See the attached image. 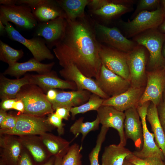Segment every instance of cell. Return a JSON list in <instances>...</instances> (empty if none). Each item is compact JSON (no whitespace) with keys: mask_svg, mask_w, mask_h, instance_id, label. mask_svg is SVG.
Wrapping results in <instances>:
<instances>
[{"mask_svg":"<svg viewBox=\"0 0 165 165\" xmlns=\"http://www.w3.org/2000/svg\"><path fill=\"white\" fill-rule=\"evenodd\" d=\"M67 20L64 36L53 49L60 65L73 64L86 76L97 80L102 64L94 20L86 14L74 20Z\"/></svg>","mask_w":165,"mask_h":165,"instance_id":"6da1fadb","label":"cell"},{"mask_svg":"<svg viewBox=\"0 0 165 165\" xmlns=\"http://www.w3.org/2000/svg\"><path fill=\"white\" fill-rule=\"evenodd\" d=\"M16 98L23 102L25 114L44 117L54 111L46 95L40 87L34 84H28L22 87Z\"/></svg>","mask_w":165,"mask_h":165,"instance_id":"7a4b0ae2","label":"cell"},{"mask_svg":"<svg viewBox=\"0 0 165 165\" xmlns=\"http://www.w3.org/2000/svg\"><path fill=\"white\" fill-rule=\"evenodd\" d=\"M134 41L148 51L149 56L148 65L151 70L164 67L165 59L162 50L165 41V34L157 29H150L134 36Z\"/></svg>","mask_w":165,"mask_h":165,"instance_id":"3957f363","label":"cell"},{"mask_svg":"<svg viewBox=\"0 0 165 165\" xmlns=\"http://www.w3.org/2000/svg\"><path fill=\"white\" fill-rule=\"evenodd\" d=\"M165 17L163 7L159 6L155 10L140 12L131 21L121 20L119 23L128 37H134L147 30L157 29Z\"/></svg>","mask_w":165,"mask_h":165,"instance_id":"277c9868","label":"cell"},{"mask_svg":"<svg viewBox=\"0 0 165 165\" xmlns=\"http://www.w3.org/2000/svg\"><path fill=\"white\" fill-rule=\"evenodd\" d=\"M17 116L15 126L10 130L0 129V134L18 136L26 135H39L51 131L54 127L48 122L47 119L21 113Z\"/></svg>","mask_w":165,"mask_h":165,"instance_id":"5b68a950","label":"cell"},{"mask_svg":"<svg viewBox=\"0 0 165 165\" xmlns=\"http://www.w3.org/2000/svg\"><path fill=\"white\" fill-rule=\"evenodd\" d=\"M0 21L3 24L12 22L28 30L36 27L38 24L31 8L25 5H0Z\"/></svg>","mask_w":165,"mask_h":165,"instance_id":"8992f818","label":"cell"},{"mask_svg":"<svg viewBox=\"0 0 165 165\" xmlns=\"http://www.w3.org/2000/svg\"><path fill=\"white\" fill-rule=\"evenodd\" d=\"M94 20L96 37L101 43L105 44L122 52L127 53L138 44L124 36L116 27H109Z\"/></svg>","mask_w":165,"mask_h":165,"instance_id":"52a82bcc","label":"cell"},{"mask_svg":"<svg viewBox=\"0 0 165 165\" xmlns=\"http://www.w3.org/2000/svg\"><path fill=\"white\" fill-rule=\"evenodd\" d=\"M127 61L131 86L135 88L145 87L147 82L146 48L138 45L132 50L127 53Z\"/></svg>","mask_w":165,"mask_h":165,"instance_id":"ba28073f","label":"cell"},{"mask_svg":"<svg viewBox=\"0 0 165 165\" xmlns=\"http://www.w3.org/2000/svg\"><path fill=\"white\" fill-rule=\"evenodd\" d=\"M99 56L102 64L107 69L130 81L127 53L100 42Z\"/></svg>","mask_w":165,"mask_h":165,"instance_id":"9c48e42d","label":"cell"},{"mask_svg":"<svg viewBox=\"0 0 165 165\" xmlns=\"http://www.w3.org/2000/svg\"><path fill=\"white\" fill-rule=\"evenodd\" d=\"M4 25L5 26L6 33L9 38L25 46L36 60L41 62L46 59L52 60L54 58V56L47 46L44 39L38 36L27 39L9 22L6 23Z\"/></svg>","mask_w":165,"mask_h":165,"instance_id":"30bf717a","label":"cell"},{"mask_svg":"<svg viewBox=\"0 0 165 165\" xmlns=\"http://www.w3.org/2000/svg\"><path fill=\"white\" fill-rule=\"evenodd\" d=\"M146 86L139 105L151 102L156 107L163 101L165 90V68H163L146 72Z\"/></svg>","mask_w":165,"mask_h":165,"instance_id":"8fae6325","label":"cell"},{"mask_svg":"<svg viewBox=\"0 0 165 165\" xmlns=\"http://www.w3.org/2000/svg\"><path fill=\"white\" fill-rule=\"evenodd\" d=\"M150 103L149 101L146 102L137 108L142 124L143 143L141 150L134 151L132 153L141 158L157 156L165 161V157L162 151L154 140V134L151 133L147 128L146 117L148 108Z\"/></svg>","mask_w":165,"mask_h":165,"instance_id":"7c38bea8","label":"cell"},{"mask_svg":"<svg viewBox=\"0 0 165 165\" xmlns=\"http://www.w3.org/2000/svg\"><path fill=\"white\" fill-rule=\"evenodd\" d=\"M95 80L101 90L109 97L124 93L131 86L130 81L113 72L102 64L98 78Z\"/></svg>","mask_w":165,"mask_h":165,"instance_id":"4fadbf2b","label":"cell"},{"mask_svg":"<svg viewBox=\"0 0 165 165\" xmlns=\"http://www.w3.org/2000/svg\"><path fill=\"white\" fill-rule=\"evenodd\" d=\"M67 24L64 16L45 22L39 23L35 32L36 36L42 37L50 49L55 47L64 36Z\"/></svg>","mask_w":165,"mask_h":165,"instance_id":"5bb4252c","label":"cell"},{"mask_svg":"<svg viewBox=\"0 0 165 165\" xmlns=\"http://www.w3.org/2000/svg\"><path fill=\"white\" fill-rule=\"evenodd\" d=\"M59 73L65 80L74 82L77 90H87L105 99L110 97L101 90L95 79L84 75L73 64L63 68Z\"/></svg>","mask_w":165,"mask_h":165,"instance_id":"9a60e30c","label":"cell"},{"mask_svg":"<svg viewBox=\"0 0 165 165\" xmlns=\"http://www.w3.org/2000/svg\"><path fill=\"white\" fill-rule=\"evenodd\" d=\"M97 115L102 126L111 127L116 130L120 138V145L125 146L127 141L125 136L124 125V112L119 111L111 106L102 105L97 111Z\"/></svg>","mask_w":165,"mask_h":165,"instance_id":"2e32d148","label":"cell"},{"mask_svg":"<svg viewBox=\"0 0 165 165\" xmlns=\"http://www.w3.org/2000/svg\"><path fill=\"white\" fill-rule=\"evenodd\" d=\"M16 136L0 134V165H16L24 148Z\"/></svg>","mask_w":165,"mask_h":165,"instance_id":"e0dca14e","label":"cell"},{"mask_svg":"<svg viewBox=\"0 0 165 165\" xmlns=\"http://www.w3.org/2000/svg\"><path fill=\"white\" fill-rule=\"evenodd\" d=\"M145 88L131 86L124 93L105 99L102 105L111 106L123 112L131 108H137Z\"/></svg>","mask_w":165,"mask_h":165,"instance_id":"ac0fdd59","label":"cell"},{"mask_svg":"<svg viewBox=\"0 0 165 165\" xmlns=\"http://www.w3.org/2000/svg\"><path fill=\"white\" fill-rule=\"evenodd\" d=\"M125 119L124 129L126 139L132 140L135 147L139 149L143 145V129L140 117L136 108H129L124 112Z\"/></svg>","mask_w":165,"mask_h":165,"instance_id":"d6986e66","label":"cell"},{"mask_svg":"<svg viewBox=\"0 0 165 165\" xmlns=\"http://www.w3.org/2000/svg\"><path fill=\"white\" fill-rule=\"evenodd\" d=\"M29 76L30 84L37 86L45 92L56 88L77 90L74 82L60 79L54 71L43 74H29Z\"/></svg>","mask_w":165,"mask_h":165,"instance_id":"ffe728a7","label":"cell"},{"mask_svg":"<svg viewBox=\"0 0 165 165\" xmlns=\"http://www.w3.org/2000/svg\"><path fill=\"white\" fill-rule=\"evenodd\" d=\"M55 64L54 62L48 64L42 63L33 57L24 62H17L9 65L2 73L4 75H8L19 79L28 72H35L38 74L50 72Z\"/></svg>","mask_w":165,"mask_h":165,"instance_id":"44dd1931","label":"cell"},{"mask_svg":"<svg viewBox=\"0 0 165 165\" xmlns=\"http://www.w3.org/2000/svg\"><path fill=\"white\" fill-rule=\"evenodd\" d=\"M91 95V93L87 90L58 92L55 99L50 102L54 111L59 107L71 109L87 102Z\"/></svg>","mask_w":165,"mask_h":165,"instance_id":"7402d4cb","label":"cell"},{"mask_svg":"<svg viewBox=\"0 0 165 165\" xmlns=\"http://www.w3.org/2000/svg\"><path fill=\"white\" fill-rule=\"evenodd\" d=\"M22 146L31 154L37 165H41L51 156L39 135L18 136Z\"/></svg>","mask_w":165,"mask_h":165,"instance_id":"603a6c76","label":"cell"},{"mask_svg":"<svg viewBox=\"0 0 165 165\" xmlns=\"http://www.w3.org/2000/svg\"><path fill=\"white\" fill-rule=\"evenodd\" d=\"M30 84L29 74L23 77L10 79L0 74V98L1 100L16 98V96L23 86Z\"/></svg>","mask_w":165,"mask_h":165,"instance_id":"cb8c5ba5","label":"cell"},{"mask_svg":"<svg viewBox=\"0 0 165 165\" xmlns=\"http://www.w3.org/2000/svg\"><path fill=\"white\" fill-rule=\"evenodd\" d=\"M38 23L45 22L65 15L56 0H43V2L32 11Z\"/></svg>","mask_w":165,"mask_h":165,"instance_id":"d4e9b609","label":"cell"},{"mask_svg":"<svg viewBox=\"0 0 165 165\" xmlns=\"http://www.w3.org/2000/svg\"><path fill=\"white\" fill-rule=\"evenodd\" d=\"M52 156L63 157L67 152L70 142L60 136L48 132L39 135Z\"/></svg>","mask_w":165,"mask_h":165,"instance_id":"484cf974","label":"cell"},{"mask_svg":"<svg viewBox=\"0 0 165 165\" xmlns=\"http://www.w3.org/2000/svg\"><path fill=\"white\" fill-rule=\"evenodd\" d=\"M132 152L119 144L106 146L101 156V165H122L126 157Z\"/></svg>","mask_w":165,"mask_h":165,"instance_id":"4316f807","label":"cell"},{"mask_svg":"<svg viewBox=\"0 0 165 165\" xmlns=\"http://www.w3.org/2000/svg\"><path fill=\"white\" fill-rule=\"evenodd\" d=\"M146 119L151 125L156 144L165 157V134L160 123L157 107L152 102L148 108Z\"/></svg>","mask_w":165,"mask_h":165,"instance_id":"83f0119b","label":"cell"},{"mask_svg":"<svg viewBox=\"0 0 165 165\" xmlns=\"http://www.w3.org/2000/svg\"><path fill=\"white\" fill-rule=\"evenodd\" d=\"M131 9L129 5L116 3L114 0H110L100 9L90 12L94 16L108 22L129 12Z\"/></svg>","mask_w":165,"mask_h":165,"instance_id":"f1b7e54d","label":"cell"},{"mask_svg":"<svg viewBox=\"0 0 165 165\" xmlns=\"http://www.w3.org/2000/svg\"><path fill=\"white\" fill-rule=\"evenodd\" d=\"M56 1L64 12L66 19L74 20L86 16L85 9L90 0H57Z\"/></svg>","mask_w":165,"mask_h":165,"instance_id":"f546056e","label":"cell"},{"mask_svg":"<svg viewBox=\"0 0 165 165\" xmlns=\"http://www.w3.org/2000/svg\"><path fill=\"white\" fill-rule=\"evenodd\" d=\"M83 119V117L79 118L72 125L70 128V131L76 136L79 133L82 134V142L90 132L98 130L100 124L97 116L96 119L91 122H84Z\"/></svg>","mask_w":165,"mask_h":165,"instance_id":"4dcf8cb0","label":"cell"},{"mask_svg":"<svg viewBox=\"0 0 165 165\" xmlns=\"http://www.w3.org/2000/svg\"><path fill=\"white\" fill-rule=\"evenodd\" d=\"M22 49H15L0 40V60L11 65L24 56Z\"/></svg>","mask_w":165,"mask_h":165,"instance_id":"1f68e13d","label":"cell"},{"mask_svg":"<svg viewBox=\"0 0 165 165\" xmlns=\"http://www.w3.org/2000/svg\"><path fill=\"white\" fill-rule=\"evenodd\" d=\"M105 99L98 95L92 94L87 102L78 106L72 108L70 109L72 119H73L75 116L79 113H83L92 110L96 111L102 105Z\"/></svg>","mask_w":165,"mask_h":165,"instance_id":"d6a6232c","label":"cell"},{"mask_svg":"<svg viewBox=\"0 0 165 165\" xmlns=\"http://www.w3.org/2000/svg\"><path fill=\"white\" fill-rule=\"evenodd\" d=\"M82 146L77 143L70 146L66 154L62 158L61 165H82Z\"/></svg>","mask_w":165,"mask_h":165,"instance_id":"836d02e7","label":"cell"},{"mask_svg":"<svg viewBox=\"0 0 165 165\" xmlns=\"http://www.w3.org/2000/svg\"><path fill=\"white\" fill-rule=\"evenodd\" d=\"M109 129V128L101 127L97 137L96 145L89 155L90 165H99L98 162L99 153Z\"/></svg>","mask_w":165,"mask_h":165,"instance_id":"e575fe53","label":"cell"},{"mask_svg":"<svg viewBox=\"0 0 165 165\" xmlns=\"http://www.w3.org/2000/svg\"><path fill=\"white\" fill-rule=\"evenodd\" d=\"M126 159L136 165H165V161L160 157L153 156L141 158L134 155L132 152L126 157Z\"/></svg>","mask_w":165,"mask_h":165,"instance_id":"d590c367","label":"cell"},{"mask_svg":"<svg viewBox=\"0 0 165 165\" xmlns=\"http://www.w3.org/2000/svg\"><path fill=\"white\" fill-rule=\"evenodd\" d=\"M161 1L159 0H140L134 13L135 16L140 12L145 10L153 11L156 9L160 6Z\"/></svg>","mask_w":165,"mask_h":165,"instance_id":"8d00e7d4","label":"cell"},{"mask_svg":"<svg viewBox=\"0 0 165 165\" xmlns=\"http://www.w3.org/2000/svg\"><path fill=\"white\" fill-rule=\"evenodd\" d=\"M47 120L51 125L57 128L59 135H63L64 133V124L62 122V119L57 115L55 113L48 115Z\"/></svg>","mask_w":165,"mask_h":165,"instance_id":"74e56055","label":"cell"},{"mask_svg":"<svg viewBox=\"0 0 165 165\" xmlns=\"http://www.w3.org/2000/svg\"><path fill=\"white\" fill-rule=\"evenodd\" d=\"M27 151L24 148L16 165H37L31 154Z\"/></svg>","mask_w":165,"mask_h":165,"instance_id":"f35d334b","label":"cell"},{"mask_svg":"<svg viewBox=\"0 0 165 165\" xmlns=\"http://www.w3.org/2000/svg\"><path fill=\"white\" fill-rule=\"evenodd\" d=\"M17 119V116L8 114L6 118L0 124V129L3 130L13 129L16 126Z\"/></svg>","mask_w":165,"mask_h":165,"instance_id":"ab89813d","label":"cell"},{"mask_svg":"<svg viewBox=\"0 0 165 165\" xmlns=\"http://www.w3.org/2000/svg\"><path fill=\"white\" fill-rule=\"evenodd\" d=\"M110 0H90L87 5L90 11L100 9L108 3Z\"/></svg>","mask_w":165,"mask_h":165,"instance_id":"60d3db41","label":"cell"},{"mask_svg":"<svg viewBox=\"0 0 165 165\" xmlns=\"http://www.w3.org/2000/svg\"><path fill=\"white\" fill-rule=\"evenodd\" d=\"M160 123L165 134V101L157 107Z\"/></svg>","mask_w":165,"mask_h":165,"instance_id":"b9f144b4","label":"cell"},{"mask_svg":"<svg viewBox=\"0 0 165 165\" xmlns=\"http://www.w3.org/2000/svg\"><path fill=\"white\" fill-rule=\"evenodd\" d=\"M43 0H17V5H25L29 6L32 11L36 8Z\"/></svg>","mask_w":165,"mask_h":165,"instance_id":"7bdbcfd3","label":"cell"},{"mask_svg":"<svg viewBox=\"0 0 165 165\" xmlns=\"http://www.w3.org/2000/svg\"><path fill=\"white\" fill-rule=\"evenodd\" d=\"M16 98H7L2 100L0 103V109L6 111L13 109V105Z\"/></svg>","mask_w":165,"mask_h":165,"instance_id":"ee69618b","label":"cell"},{"mask_svg":"<svg viewBox=\"0 0 165 165\" xmlns=\"http://www.w3.org/2000/svg\"><path fill=\"white\" fill-rule=\"evenodd\" d=\"M55 111V113L62 119L68 120L70 116V109L65 107H59Z\"/></svg>","mask_w":165,"mask_h":165,"instance_id":"f6af8a7d","label":"cell"},{"mask_svg":"<svg viewBox=\"0 0 165 165\" xmlns=\"http://www.w3.org/2000/svg\"><path fill=\"white\" fill-rule=\"evenodd\" d=\"M13 109L24 113V105L23 101L21 100L17 99L14 104Z\"/></svg>","mask_w":165,"mask_h":165,"instance_id":"bcb514c9","label":"cell"},{"mask_svg":"<svg viewBox=\"0 0 165 165\" xmlns=\"http://www.w3.org/2000/svg\"><path fill=\"white\" fill-rule=\"evenodd\" d=\"M58 92L55 89H51L48 90L46 93V97L49 101L54 100L57 95Z\"/></svg>","mask_w":165,"mask_h":165,"instance_id":"7dc6e473","label":"cell"},{"mask_svg":"<svg viewBox=\"0 0 165 165\" xmlns=\"http://www.w3.org/2000/svg\"><path fill=\"white\" fill-rule=\"evenodd\" d=\"M0 4L5 6L17 5V0H0Z\"/></svg>","mask_w":165,"mask_h":165,"instance_id":"c3c4849f","label":"cell"},{"mask_svg":"<svg viewBox=\"0 0 165 165\" xmlns=\"http://www.w3.org/2000/svg\"><path fill=\"white\" fill-rule=\"evenodd\" d=\"M8 114L6 111L0 109V124L4 120L7 116Z\"/></svg>","mask_w":165,"mask_h":165,"instance_id":"681fc988","label":"cell"},{"mask_svg":"<svg viewBox=\"0 0 165 165\" xmlns=\"http://www.w3.org/2000/svg\"><path fill=\"white\" fill-rule=\"evenodd\" d=\"M55 157L51 156L46 161L41 165H54Z\"/></svg>","mask_w":165,"mask_h":165,"instance_id":"f907efd6","label":"cell"},{"mask_svg":"<svg viewBox=\"0 0 165 165\" xmlns=\"http://www.w3.org/2000/svg\"><path fill=\"white\" fill-rule=\"evenodd\" d=\"M157 29L160 32L165 34V17Z\"/></svg>","mask_w":165,"mask_h":165,"instance_id":"816d5d0a","label":"cell"},{"mask_svg":"<svg viewBox=\"0 0 165 165\" xmlns=\"http://www.w3.org/2000/svg\"><path fill=\"white\" fill-rule=\"evenodd\" d=\"M5 32H6L5 26L0 21V35H2Z\"/></svg>","mask_w":165,"mask_h":165,"instance_id":"f5cc1de1","label":"cell"},{"mask_svg":"<svg viewBox=\"0 0 165 165\" xmlns=\"http://www.w3.org/2000/svg\"><path fill=\"white\" fill-rule=\"evenodd\" d=\"M62 158L61 157H55L54 165H61Z\"/></svg>","mask_w":165,"mask_h":165,"instance_id":"db71d44e","label":"cell"},{"mask_svg":"<svg viewBox=\"0 0 165 165\" xmlns=\"http://www.w3.org/2000/svg\"><path fill=\"white\" fill-rule=\"evenodd\" d=\"M122 165H136L128 161V160H127L125 159Z\"/></svg>","mask_w":165,"mask_h":165,"instance_id":"11a10c76","label":"cell"},{"mask_svg":"<svg viewBox=\"0 0 165 165\" xmlns=\"http://www.w3.org/2000/svg\"><path fill=\"white\" fill-rule=\"evenodd\" d=\"M162 53L165 59V41L164 42L162 47ZM165 68V66L164 67Z\"/></svg>","mask_w":165,"mask_h":165,"instance_id":"9f6ffc18","label":"cell"},{"mask_svg":"<svg viewBox=\"0 0 165 165\" xmlns=\"http://www.w3.org/2000/svg\"><path fill=\"white\" fill-rule=\"evenodd\" d=\"M161 2L162 4V7L165 14V0H161Z\"/></svg>","mask_w":165,"mask_h":165,"instance_id":"6f0895ef","label":"cell"},{"mask_svg":"<svg viewBox=\"0 0 165 165\" xmlns=\"http://www.w3.org/2000/svg\"><path fill=\"white\" fill-rule=\"evenodd\" d=\"M163 101H165V90L163 94Z\"/></svg>","mask_w":165,"mask_h":165,"instance_id":"680465c9","label":"cell"}]
</instances>
